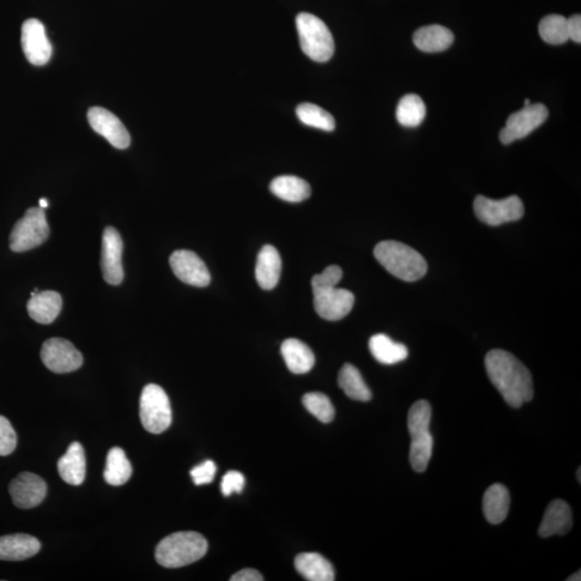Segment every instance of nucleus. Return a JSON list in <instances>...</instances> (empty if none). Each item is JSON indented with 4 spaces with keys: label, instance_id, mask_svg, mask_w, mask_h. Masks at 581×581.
I'll list each match as a JSON object with an SVG mask.
<instances>
[{
    "label": "nucleus",
    "instance_id": "30",
    "mask_svg": "<svg viewBox=\"0 0 581 581\" xmlns=\"http://www.w3.org/2000/svg\"><path fill=\"white\" fill-rule=\"evenodd\" d=\"M427 114L425 102L420 96L408 94L398 102L396 119L405 127L419 126Z\"/></svg>",
    "mask_w": 581,
    "mask_h": 581
},
{
    "label": "nucleus",
    "instance_id": "21",
    "mask_svg": "<svg viewBox=\"0 0 581 581\" xmlns=\"http://www.w3.org/2000/svg\"><path fill=\"white\" fill-rule=\"evenodd\" d=\"M63 300L54 290L37 292L27 302L29 317L40 324H50L62 311Z\"/></svg>",
    "mask_w": 581,
    "mask_h": 581
},
{
    "label": "nucleus",
    "instance_id": "40",
    "mask_svg": "<svg viewBox=\"0 0 581 581\" xmlns=\"http://www.w3.org/2000/svg\"><path fill=\"white\" fill-rule=\"evenodd\" d=\"M39 207L41 209H46L48 207V201L47 198H41L39 201Z\"/></svg>",
    "mask_w": 581,
    "mask_h": 581
},
{
    "label": "nucleus",
    "instance_id": "19",
    "mask_svg": "<svg viewBox=\"0 0 581 581\" xmlns=\"http://www.w3.org/2000/svg\"><path fill=\"white\" fill-rule=\"evenodd\" d=\"M282 263L280 252L274 246L266 245L259 252L256 265V280L263 290L276 288L281 276Z\"/></svg>",
    "mask_w": 581,
    "mask_h": 581
},
{
    "label": "nucleus",
    "instance_id": "8",
    "mask_svg": "<svg viewBox=\"0 0 581 581\" xmlns=\"http://www.w3.org/2000/svg\"><path fill=\"white\" fill-rule=\"evenodd\" d=\"M48 234H50V228H48L45 209L29 208L12 228L10 249L19 253L32 250L44 244Z\"/></svg>",
    "mask_w": 581,
    "mask_h": 581
},
{
    "label": "nucleus",
    "instance_id": "15",
    "mask_svg": "<svg viewBox=\"0 0 581 581\" xmlns=\"http://www.w3.org/2000/svg\"><path fill=\"white\" fill-rule=\"evenodd\" d=\"M88 120L92 129L107 139L114 148L124 150L130 147L131 136L121 120L102 107L90 108Z\"/></svg>",
    "mask_w": 581,
    "mask_h": 581
},
{
    "label": "nucleus",
    "instance_id": "18",
    "mask_svg": "<svg viewBox=\"0 0 581 581\" xmlns=\"http://www.w3.org/2000/svg\"><path fill=\"white\" fill-rule=\"evenodd\" d=\"M40 549L37 538L23 533L0 537V560L3 561H24L37 555Z\"/></svg>",
    "mask_w": 581,
    "mask_h": 581
},
{
    "label": "nucleus",
    "instance_id": "34",
    "mask_svg": "<svg viewBox=\"0 0 581 581\" xmlns=\"http://www.w3.org/2000/svg\"><path fill=\"white\" fill-rule=\"evenodd\" d=\"M17 438L7 417L0 416V456L11 455L16 450Z\"/></svg>",
    "mask_w": 581,
    "mask_h": 581
},
{
    "label": "nucleus",
    "instance_id": "16",
    "mask_svg": "<svg viewBox=\"0 0 581 581\" xmlns=\"http://www.w3.org/2000/svg\"><path fill=\"white\" fill-rule=\"evenodd\" d=\"M47 491L46 481L29 471L17 475L9 486L12 502L22 510H29L41 504L46 499Z\"/></svg>",
    "mask_w": 581,
    "mask_h": 581
},
{
    "label": "nucleus",
    "instance_id": "1",
    "mask_svg": "<svg viewBox=\"0 0 581 581\" xmlns=\"http://www.w3.org/2000/svg\"><path fill=\"white\" fill-rule=\"evenodd\" d=\"M484 364L490 381L510 407L520 408L531 401L534 396L531 373L516 356L495 349L487 354Z\"/></svg>",
    "mask_w": 581,
    "mask_h": 581
},
{
    "label": "nucleus",
    "instance_id": "3",
    "mask_svg": "<svg viewBox=\"0 0 581 581\" xmlns=\"http://www.w3.org/2000/svg\"><path fill=\"white\" fill-rule=\"evenodd\" d=\"M375 258L390 272L403 281L414 282L425 277L428 263L413 248L395 240L381 241L375 248Z\"/></svg>",
    "mask_w": 581,
    "mask_h": 581
},
{
    "label": "nucleus",
    "instance_id": "42",
    "mask_svg": "<svg viewBox=\"0 0 581 581\" xmlns=\"http://www.w3.org/2000/svg\"><path fill=\"white\" fill-rule=\"evenodd\" d=\"M578 481H581V478H580V468L578 469Z\"/></svg>",
    "mask_w": 581,
    "mask_h": 581
},
{
    "label": "nucleus",
    "instance_id": "12",
    "mask_svg": "<svg viewBox=\"0 0 581 581\" xmlns=\"http://www.w3.org/2000/svg\"><path fill=\"white\" fill-rule=\"evenodd\" d=\"M123 240L116 228L107 227L102 234L101 270L107 283L119 286L123 281Z\"/></svg>",
    "mask_w": 581,
    "mask_h": 581
},
{
    "label": "nucleus",
    "instance_id": "10",
    "mask_svg": "<svg viewBox=\"0 0 581 581\" xmlns=\"http://www.w3.org/2000/svg\"><path fill=\"white\" fill-rule=\"evenodd\" d=\"M40 355L46 367L57 374L75 372L83 364L80 351L63 338L48 339L41 348Z\"/></svg>",
    "mask_w": 581,
    "mask_h": 581
},
{
    "label": "nucleus",
    "instance_id": "17",
    "mask_svg": "<svg viewBox=\"0 0 581 581\" xmlns=\"http://www.w3.org/2000/svg\"><path fill=\"white\" fill-rule=\"evenodd\" d=\"M573 514L571 507L565 501L552 502L544 513L538 534L544 538L565 535L572 529Z\"/></svg>",
    "mask_w": 581,
    "mask_h": 581
},
{
    "label": "nucleus",
    "instance_id": "32",
    "mask_svg": "<svg viewBox=\"0 0 581 581\" xmlns=\"http://www.w3.org/2000/svg\"><path fill=\"white\" fill-rule=\"evenodd\" d=\"M540 35L542 39L550 45L565 44L568 37L567 19L560 15L544 16L540 23Z\"/></svg>",
    "mask_w": 581,
    "mask_h": 581
},
{
    "label": "nucleus",
    "instance_id": "6",
    "mask_svg": "<svg viewBox=\"0 0 581 581\" xmlns=\"http://www.w3.org/2000/svg\"><path fill=\"white\" fill-rule=\"evenodd\" d=\"M302 52L314 62L325 63L334 56L335 42L326 24L318 16L302 12L296 16Z\"/></svg>",
    "mask_w": 581,
    "mask_h": 581
},
{
    "label": "nucleus",
    "instance_id": "23",
    "mask_svg": "<svg viewBox=\"0 0 581 581\" xmlns=\"http://www.w3.org/2000/svg\"><path fill=\"white\" fill-rule=\"evenodd\" d=\"M281 354L289 371L296 375L311 372L316 363L312 349L295 338H289L282 343Z\"/></svg>",
    "mask_w": 581,
    "mask_h": 581
},
{
    "label": "nucleus",
    "instance_id": "28",
    "mask_svg": "<svg viewBox=\"0 0 581 581\" xmlns=\"http://www.w3.org/2000/svg\"><path fill=\"white\" fill-rule=\"evenodd\" d=\"M338 385L349 398L354 401L368 402L372 392L363 379L359 369L353 364H344L338 375Z\"/></svg>",
    "mask_w": 581,
    "mask_h": 581
},
{
    "label": "nucleus",
    "instance_id": "24",
    "mask_svg": "<svg viewBox=\"0 0 581 581\" xmlns=\"http://www.w3.org/2000/svg\"><path fill=\"white\" fill-rule=\"evenodd\" d=\"M511 495L507 488L501 483L492 484L483 495L482 508L488 523L500 524L504 522L510 512Z\"/></svg>",
    "mask_w": 581,
    "mask_h": 581
},
{
    "label": "nucleus",
    "instance_id": "27",
    "mask_svg": "<svg viewBox=\"0 0 581 581\" xmlns=\"http://www.w3.org/2000/svg\"><path fill=\"white\" fill-rule=\"evenodd\" d=\"M270 191L278 198L289 203H301L310 198V184L295 175H280L271 181Z\"/></svg>",
    "mask_w": 581,
    "mask_h": 581
},
{
    "label": "nucleus",
    "instance_id": "26",
    "mask_svg": "<svg viewBox=\"0 0 581 581\" xmlns=\"http://www.w3.org/2000/svg\"><path fill=\"white\" fill-rule=\"evenodd\" d=\"M369 350L381 364L393 365L407 359L408 349L405 344L392 341L389 336L376 334L369 339Z\"/></svg>",
    "mask_w": 581,
    "mask_h": 581
},
{
    "label": "nucleus",
    "instance_id": "31",
    "mask_svg": "<svg viewBox=\"0 0 581 581\" xmlns=\"http://www.w3.org/2000/svg\"><path fill=\"white\" fill-rule=\"evenodd\" d=\"M296 114L302 124L314 127L325 132H333L335 130V120L332 114L325 111L324 109L305 102V104L300 105L296 108Z\"/></svg>",
    "mask_w": 581,
    "mask_h": 581
},
{
    "label": "nucleus",
    "instance_id": "36",
    "mask_svg": "<svg viewBox=\"0 0 581 581\" xmlns=\"http://www.w3.org/2000/svg\"><path fill=\"white\" fill-rule=\"evenodd\" d=\"M216 473V463L214 461H211V460H207V461L195 466V468L191 470L190 475L196 486H203V484L213 482Z\"/></svg>",
    "mask_w": 581,
    "mask_h": 581
},
{
    "label": "nucleus",
    "instance_id": "39",
    "mask_svg": "<svg viewBox=\"0 0 581 581\" xmlns=\"http://www.w3.org/2000/svg\"><path fill=\"white\" fill-rule=\"evenodd\" d=\"M568 581H580L581 580V572L578 571L572 575V576L567 578Z\"/></svg>",
    "mask_w": 581,
    "mask_h": 581
},
{
    "label": "nucleus",
    "instance_id": "9",
    "mask_svg": "<svg viewBox=\"0 0 581 581\" xmlns=\"http://www.w3.org/2000/svg\"><path fill=\"white\" fill-rule=\"evenodd\" d=\"M475 214L482 223L491 227H499L522 219L524 206L518 196L512 195L500 201L486 196H477L474 202Z\"/></svg>",
    "mask_w": 581,
    "mask_h": 581
},
{
    "label": "nucleus",
    "instance_id": "14",
    "mask_svg": "<svg viewBox=\"0 0 581 581\" xmlns=\"http://www.w3.org/2000/svg\"><path fill=\"white\" fill-rule=\"evenodd\" d=\"M169 264L174 276L181 281L197 288L209 286L210 272L196 253L189 250L174 251L169 258Z\"/></svg>",
    "mask_w": 581,
    "mask_h": 581
},
{
    "label": "nucleus",
    "instance_id": "2",
    "mask_svg": "<svg viewBox=\"0 0 581 581\" xmlns=\"http://www.w3.org/2000/svg\"><path fill=\"white\" fill-rule=\"evenodd\" d=\"M343 275L339 266L331 265L312 278L314 310L321 318L338 321L353 311L354 295L346 289L337 288Z\"/></svg>",
    "mask_w": 581,
    "mask_h": 581
},
{
    "label": "nucleus",
    "instance_id": "22",
    "mask_svg": "<svg viewBox=\"0 0 581 581\" xmlns=\"http://www.w3.org/2000/svg\"><path fill=\"white\" fill-rule=\"evenodd\" d=\"M296 571L310 581L335 580L334 566L324 556L316 553H304L296 556L294 561Z\"/></svg>",
    "mask_w": 581,
    "mask_h": 581
},
{
    "label": "nucleus",
    "instance_id": "25",
    "mask_svg": "<svg viewBox=\"0 0 581 581\" xmlns=\"http://www.w3.org/2000/svg\"><path fill=\"white\" fill-rule=\"evenodd\" d=\"M455 41L450 29L441 26L421 27L414 35V44L419 50L436 53L447 50Z\"/></svg>",
    "mask_w": 581,
    "mask_h": 581
},
{
    "label": "nucleus",
    "instance_id": "41",
    "mask_svg": "<svg viewBox=\"0 0 581 581\" xmlns=\"http://www.w3.org/2000/svg\"><path fill=\"white\" fill-rule=\"evenodd\" d=\"M529 105H531L530 100H525L524 106H529Z\"/></svg>",
    "mask_w": 581,
    "mask_h": 581
},
{
    "label": "nucleus",
    "instance_id": "35",
    "mask_svg": "<svg viewBox=\"0 0 581 581\" xmlns=\"http://www.w3.org/2000/svg\"><path fill=\"white\" fill-rule=\"evenodd\" d=\"M246 484V478L240 471H227L222 478L221 491L224 496H231L233 493H241Z\"/></svg>",
    "mask_w": 581,
    "mask_h": 581
},
{
    "label": "nucleus",
    "instance_id": "5",
    "mask_svg": "<svg viewBox=\"0 0 581 581\" xmlns=\"http://www.w3.org/2000/svg\"><path fill=\"white\" fill-rule=\"evenodd\" d=\"M432 408L427 401H417L408 413V431L411 436L409 460L417 473L428 469L433 453V438L429 433Z\"/></svg>",
    "mask_w": 581,
    "mask_h": 581
},
{
    "label": "nucleus",
    "instance_id": "38",
    "mask_svg": "<svg viewBox=\"0 0 581 581\" xmlns=\"http://www.w3.org/2000/svg\"><path fill=\"white\" fill-rule=\"evenodd\" d=\"M232 581H262L264 577L261 573L257 570H253V568H245L238 573H236L231 577Z\"/></svg>",
    "mask_w": 581,
    "mask_h": 581
},
{
    "label": "nucleus",
    "instance_id": "20",
    "mask_svg": "<svg viewBox=\"0 0 581 581\" xmlns=\"http://www.w3.org/2000/svg\"><path fill=\"white\" fill-rule=\"evenodd\" d=\"M58 470L60 478L72 486H80L86 480L87 460L80 443H72L68 452L58 460Z\"/></svg>",
    "mask_w": 581,
    "mask_h": 581
},
{
    "label": "nucleus",
    "instance_id": "11",
    "mask_svg": "<svg viewBox=\"0 0 581 581\" xmlns=\"http://www.w3.org/2000/svg\"><path fill=\"white\" fill-rule=\"evenodd\" d=\"M549 111L543 104L524 106L506 121V126L500 132L501 142L510 144L529 136L547 120Z\"/></svg>",
    "mask_w": 581,
    "mask_h": 581
},
{
    "label": "nucleus",
    "instance_id": "7",
    "mask_svg": "<svg viewBox=\"0 0 581 581\" xmlns=\"http://www.w3.org/2000/svg\"><path fill=\"white\" fill-rule=\"evenodd\" d=\"M141 420L148 432L161 434L171 427L173 414L171 402L160 386H145L141 396Z\"/></svg>",
    "mask_w": 581,
    "mask_h": 581
},
{
    "label": "nucleus",
    "instance_id": "37",
    "mask_svg": "<svg viewBox=\"0 0 581 581\" xmlns=\"http://www.w3.org/2000/svg\"><path fill=\"white\" fill-rule=\"evenodd\" d=\"M568 37L574 42H581V16L575 15L567 20Z\"/></svg>",
    "mask_w": 581,
    "mask_h": 581
},
{
    "label": "nucleus",
    "instance_id": "33",
    "mask_svg": "<svg viewBox=\"0 0 581 581\" xmlns=\"http://www.w3.org/2000/svg\"><path fill=\"white\" fill-rule=\"evenodd\" d=\"M302 405L321 422L330 423L334 420L335 408L333 407L331 399L323 393H307L302 396Z\"/></svg>",
    "mask_w": 581,
    "mask_h": 581
},
{
    "label": "nucleus",
    "instance_id": "29",
    "mask_svg": "<svg viewBox=\"0 0 581 581\" xmlns=\"http://www.w3.org/2000/svg\"><path fill=\"white\" fill-rule=\"evenodd\" d=\"M132 474V464L126 458L125 452L119 447H113L108 452L104 478L111 486H122Z\"/></svg>",
    "mask_w": 581,
    "mask_h": 581
},
{
    "label": "nucleus",
    "instance_id": "4",
    "mask_svg": "<svg viewBox=\"0 0 581 581\" xmlns=\"http://www.w3.org/2000/svg\"><path fill=\"white\" fill-rule=\"evenodd\" d=\"M208 543L196 532H178L162 540L155 549L160 565L178 568L201 560L207 554Z\"/></svg>",
    "mask_w": 581,
    "mask_h": 581
},
{
    "label": "nucleus",
    "instance_id": "13",
    "mask_svg": "<svg viewBox=\"0 0 581 581\" xmlns=\"http://www.w3.org/2000/svg\"><path fill=\"white\" fill-rule=\"evenodd\" d=\"M21 44L30 64L44 66L52 57V46L48 39L45 26L37 19H28L23 23Z\"/></svg>",
    "mask_w": 581,
    "mask_h": 581
}]
</instances>
